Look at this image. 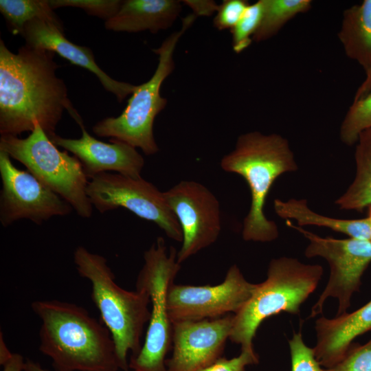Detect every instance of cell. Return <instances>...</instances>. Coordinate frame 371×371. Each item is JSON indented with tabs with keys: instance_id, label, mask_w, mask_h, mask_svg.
I'll return each mask as SVG.
<instances>
[{
	"instance_id": "obj_12",
	"label": "cell",
	"mask_w": 371,
	"mask_h": 371,
	"mask_svg": "<svg viewBox=\"0 0 371 371\" xmlns=\"http://www.w3.org/2000/svg\"><path fill=\"white\" fill-rule=\"evenodd\" d=\"M164 194L182 231L177 252L181 265L218 239L221 230L220 203L212 191L195 181H181Z\"/></svg>"
},
{
	"instance_id": "obj_21",
	"label": "cell",
	"mask_w": 371,
	"mask_h": 371,
	"mask_svg": "<svg viewBox=\"0 0 371 371\" xmlns=\"http://www.w3.org/2000/svg\"><path fill=\"white\" fill-rule=\"evenodd\" d=\"M357 142L355 150L356 177L335 203L340 209L362 212L371 205V128L362 131Z\"/></svg>"
},
{
	"instance_id": "obj_5",
	"label": "cell",
	"mask_w": 371,
	"mask_h": 371,
	"mask_svg": "<svg viewBox=\"0 0 371 371\" xmlns=\"http://www.w3.org/2000/svg\"><path fill=\"white\" fill-rule=\"evenodd\" d=\"M322 274L319 265H306L289 257L272 259L266 280L257 284L249 300L234 314L229 339L240 345L241 350H254L253 340L262 322L282 312L298 315Z\"/></svg>"
},
{
	"instance_id": "obj_4",
	"label": "cell",
	"mask_w": 371,
	"mask_h": 371,
	"mask_svg": "<svg viewBox=\"0 0 371 371\" xmlns=\"http://www.w3.org/2000/svg\"><path fill=\"white\" fill-rule=\"evenodd\" d=\"M78 274L91 284V297L113 339L121 370L128 371L127 356L137 355L145 324L150 316L148 294L143 289L127 291L116 282L106 259L78 246L74 252Z\"/></svg>"
},
{
	"instance_id": "obj_31",
	"label": "cell",
	"mask_w": 371,
	"mask_h": 371,
	"mask_svg": "<svg viewBox=\"0 0 371 371\" xmlns=\"http://www.w3.org/2000/svg\"><path fill=\"white\" fill-rule=\"evenodd\" d=\"M183 3L192 10L196 16H211L217 12L219 6L214 1L210 0H186Z\"/></svg>"
},
{
	"instance_id": "obj_32",
	"label": "cell",
	"mask_w": 371,
	"mask_h": 371,
	"mask_svg": "<svg viewBox=\"0 0 371 371\" xmlns=\"http://www.w3.org/2000/svg\"><path fill=\"white\" fill-rule=\"evenodd\" d=\"M24 359L18 353H13L12 357L3 366V371H24Z\"/></svg>"
},
{
	"instance_id": "obj_29",
	"label": "cell",
	"mask_w": 371,
	"mask_h": 371,
	"mask_svg": "<svg viewBox=\"0 0 371 371\" xmlns=\"http://www.w3.org/2000/svg\"><path fill=\"white\" fill-rule=\"evenodd\" d=\"M249 3L245 0H225L219 5L213 20L218 30H232L243 16Z\"/></svg>"
},
{
	"instance_id": "obj_1",
	"label": "cell",
	"mask_w": 371,
	"mask_h": 371,
	"mask_svg": "<svg viewBox=\"0 0 371 371\" xmlns=\"http://www.w3.org/2000/svg\"><path fill=\"white\" fill-rule=\"evenodd\" d=\"M55 53L26 45L12 52L0 40V133L18 136L39 125L49 138L65 110L78 123Z\"/></svg>"
},
{
	"instance_id": "obj_23",
	"label": "cell",
	"mask_w": 371,
	"mask_h": 371,
	"mask_svg": "<svg viewBox=\"0 0 371 371\" xmlns=\"http://www.w3.org/2000/svg\"><path fill=\"white\" fill-rule=\"evenodd\" d=\"M311 5V0H263L261 22L253 41H265L273 37L294 16L308 11Z\"/></svg>"
},
{
	"instance_id": "obj_28",
	"label": "cell",
	"mask_w": 371,
	"mask_h": 371,
	"mask_svg": "<svg viewBox=\"0 0 371 371\" xmlns=\"http://www.w3.org/2000/svg\"><path fill=\"white\" fill-rule=\"evenodd\" d=\"M328 371H371V339L363 345L352 344L344 357Z\"/></svg>"
},
{
	"instance_id": "obj_16",
	"label": "cell",
	"mask_w": 371,
	"mask_h": 371,
	"mask_svg": "<svg viewBox=\"0 0 371 371\" xmlns=\"http://www.w3.org/2000/svg\"><path fill=\"white\" fill-rule=\"evenodd\" d=\"M21 36L26 45L56 53L71 64L92 72L103 87L115 95L119 102L131 95L136 88V85L111 78L98 65L89 47L76 45L66 38L63 25L36 19L25 25Z\"/></svg>"
},
{
	"instance_id": "obj_13",
	"label": "cell",
	"mask_w": 371,
	"mask_h": 371,
	"mask_svg": "<svg viewBox=\"0 0 371 371\" xmlns=\"http://www.w3.org/2000/svg\"><path fill=\"white\" fill-rule=\"evenodd\" d=\"M0 176V222L5 227L21 219L41 225L54 216L68 215L73 210L29 171L17 168L11 157L2 150Z\"/></svg>"
},
{
	"instance_id": "obj_9",
	"label": "cell",
	"mask_w": 371,
	"mask_h": 371,
	"mask_svg": "<svg viewBox=\"0 0 371 371\" xmlns=\"http://www.w3.org/2000/svg\"><path fill=\"white\" fill-rule=\"evenodd\" d=\"M87 193L100 213L125 208L140 218L156 224L166 236L182 242L181 226L170 208L164 192L142 177L103 172L88 183Z\"/></svg>"
},
{
	"instance_id": "obj_11",
	"label": "cell",
	"mask_w": 371,
	"mask_h": 371,
	"mask_svg": "<svg viewBox=\"0 0 371 371\" xmlns=\"http://www.w3.org/2000/svg\"><path fill=\"white\" fill-rule=\"evenodd\" d=\"M257 284L248 282L236 265L216 285L194 286L173 283L168 293L172 323L211 319L237 313L252 295Z\"/></svg>"
},
{
	"instance_id": "obj_17",
	"label": "cell",
	"mask_w": 371,
	"mask_h": 371,
	"mask_svg": "<svg viewBox=\"0 0 371 371\" xmlns=\"http://www.w3.org/2000/svg\"><path fill=\"white\" fill-rule=\"evenodd\" d=\"M317 343L313 348L319 364L328 369L346 355L355 338L371 330V300L359 309L334 318L315 321Z\"/></svg>"
},
{
	"instance_id": "obj_2",
	"label": "cell",
	"mask_w": 371,
	"mask_h": 371,
	"mask_svg": "<svg viewBox=\"0 0 371 371\" xmlns=\"http://www.w3.org/2000/svg\"><path fill=\"white\" fill-rule=\"evenodd\" d=\"M40 318L39 350L56 371L121 370L109 329L83 307L56 300L31 304Z\"/></svg>"
},
{
	"instance_id": "obj_26",
	"label": "cell",
	"mask_w": 371,
	"mask_h": 371,
	"mask_svg": "<svg viewBox=\"0 0 371 371\" xmlns=\"http://www.w3.org/2000/svg\"><path fill=\"white\" fill-rule=\"evenodd\" d=\"M123 1L120 0H49L51 8L74 7L83 10L87 14L106 21L120 10Z\"/></svg>"
},
{
	"instance_id": "obj_30",
	"label": "cell",
	"mask_w": 371,
	"mask_h": 371,
	"mask_svg": "<svg viewBox=\"0 0 371 371\" xmlns=\"http://www.w3.org/2000/svg\"><path fill=\"white\" fill-rule=\"evenodd\" d=\"M258 363V356L254 350H241L238 356L229 359L221 357L200 371H245L247 366Z\"/></svg>"
},
{
	"instance_id": "obj_14",
	"label": "cell",
	"mask_w": 371,
	"mask_h": 371,
	"mask_svg": "<svg viewBox=\"0 0 371 371\" xmlns=\"http://www.w3.org/2000/svg\"><path fill=\"white\" fill-rule=\"evenodd\" d=\"M234 314L172 324V353L168 371H200L221 357L229 339Z\"/></svg>"
},
{
	"instance_id": "obj_20",
	"label": "cell",
	"mask_w": 371,
	"mask_h": 371,
	"mask_svg": "<svg viewBox=\"0 0 371 371\" xmlns=\"http://www.w3.org/2000/svg\"><path fill=\"white\" fill-rule=\"evenodd\" d=\"M274 210L282 218H292L300 226L317 225L347 234L350 238L371 240V220L340 219L320 215L311 210L305 199H291L286 201L275 199Z\"/></svg>"
},
{
	"instance_id": "obj_15",
	"label": "cell",
	"mask_w": 371,
	"mask_h": 371,
	"mask_svg": "<svg viewBox=\"0 0 371 371\" xmlns=\"http://www.w3.org/2000/svg\"><path fill=\"white\" fill-rule=\"evenodd\" d=\"M78 124L82 131L80 138H65L56 134L49 139L80 161L87 178L91 179L106 171L135 179L142 177L144 159L135 148L111 139V143L100 141L87 132L83 122Z\"/></svg>"
},
{
	"instance_id": "obj_27",
	"label": "cell",
	"mask_w": 371,
	"mask_h": 371,
	"mask_svg": "<svg viewBox=\"0 0 371 371\" xmlns=\"http://www.w3.org/2000/svg\"><path fill=\"white\" fill-rule=\"evenodd\" d=\"M291 371H328L317 361L313 348L304 342L301 331L295 333L289 340Z\"/></svg>"
},
{
	"instance_id": "obj_8",
	"label": "cell",
	"mask_w": 371,
	"mask_h": 371,
	"mask_svg": "<svg viewBox=\"0 0 371 371\" xmlns=\"http://www.w3.org/2000/svg\"><path fill=\"white\" fill-rule=\"evenodd\" d=\"M0 150L21 162L40 182L66 201L82 218L92 216L89 181L80 161L59 150L41 126L25 138L1 135Z\"/></svg>"
},
{
	"instance_id": "obj_3",
	"label": "cell",
	"mask_w": 371,
	"mask_h": 371,
	"mask_svg": "<svg viewBox=\"0 0 371 371\" xmlns=\"http://www.w3.org/2000/svg\"><path fill=\"white\" fill-rule=\"evenodd\" d=\"M221 166L225 172L241 176L250 190L251 205L243 222V239L262 243L276 240L278 227L266 217L264 207L276 179L297 169L288 141L278 134H243L235 148L223 157Z\"/></svg>"
},
{
	"instance_id": "obj_24",
	"label": "cell",
	"mask_w": 371,
	"mask_h": 371,
	"mask_svg": "<svg viewBox=\"0 0 371 371\" xmlns=\"http://www.w3.org/2000/svg\"><path fill=\"white\" fill-rule=\"evenodd\" d=\"M371 128V89L363 96L354 99L340 127L341 141L351 146L358 141L359 134Z\"/></svg>"
},
{
	"instance_id": "obj_35",
	"label": "cell",
	"mask_w": 371,
	"mask_h": 371,
	"mask_svg": "<svg viewBox=\"0 0 371 371\" xmlns=\"http://www.w3.org/2000/svg\"><path fill=\"white\" fill-rule=\"evenodd\" d=\"M369 218H370V220H371V208H370V210Z\"/></svg>"
},
{
	"instance_id": "obj_22",
	"label": "cell",
	"mask_w": 371,
	"mask_h": 371,
	"mask_svg": "<svg viewBox=\"0 0 371 371\" xmlns=\"http://www.w3.org/2000/svg\"><path fill=\"white\" fill-rule=\"evenodd\" d=\"M0 11L14 35L22 36L25 25L36 19L63 25L48 0H0Z\"/></svg>"
},
{
	"instance_id": "obj_34",
	"label": "cell",
	"mask_w": 371,
	"mask_h": 371,
	"mask_svg": "<svg viewBox=\"0 0 371 371\" xmlns=\"http://www.w3.org/2000/svg\"><path fill=\"white\" fill-rule=\"evenodd\" d=\"M24 371H49L44 369L38 362L27 359L25 363Z\"/></svg>"
},
{
	"instance_id": "obj_33",
	"label": "cell",
	"mask_w": 371,
	"mask_h": 371,
	"mask_svg": "<svg viewBox=\"0 0 371 371\" xmlns=\"http://www.w3.org/2000/svg\"><path fill=\"white\" fill-rule=\"evenodd\" d=\"M6 346L2 332L0 333V364L3 366L12 356Z\"/></svg>"
},
{
	"instance_id": "obj_19",
	"label": "cell",
	"mask_w": 371,
	"mask_h": 371,
	"mask_svg": "<svg viewBox=\"0 0 371 371\" xmlns=\"http://www.w3.org/2000/svg\"><path fill=\"white\" fill-rule=\"evenodd\" d=\"M338 37L346 56L357 62L366 78L355 99L371 89V0H364L344 10Z\"/></svg>"
},
{
	"instance_id": "obj_18",
	"label": "cell",
	"mask_w": 371,
	"mask_h": 371,
	"mask_svg": "<svg viewBox=\"0 0 371 371\" xmlns=\"http://www.w3.org/2000/svg\"><path fill=\"white\" fill-rule=\"evenodd\" d=\"M181 11L175 0H126L116 13L104 23L113 32L157 33L170 27Z\"/></svg>"
},
{
	"instance_id": "obj_25",
	"label": "cell",
	"mask_w": 371,
	"mask_h": 371,
	"mask_svg": "<svg viewBox=\"0 0 371 371\" xmlns=\"http://www.w3.org/2000/svg\"><path fill=\"white\" fill-rule=\"evenodd\" d=\"M263 7V0L249 4L241 19L231 30L232 48L236 53L243 52L253 41V36L261 22Z\"/></svg>"
},
{
	"instance_id": "obj_6",
	"label": "cell",
	"mask_w": 371,
	"mask_h": 371,
	"mask_svg": "<svg viewBox=\"0 0 371 371\" xmlns=\"http://www.w3.org/2000/svg\"><path fill=\"white\" fill-rule=\"evenodd\" d=\"M195 14L182 19V26L167 37L153 52L158 55L159 63L153 76L146 82L136 85L127 105L117 117L104 118L93 126L95 135L124 142L151 155L159 151L153 134L156 116L165 108L167 100L160 94L165 79L175 67L173 54L180 37L192 25Z\"/></svg>"
},
{
	"instance_id": "obj_7",
	"label": "cell",
	"mask_w": 371,
	"mask_h": 371,
	"mask_svg": "<svg viewBox=\"0 0 371 371\" xmlns=\"http://www.w3.org/2000/svg\"><path fill=\"white\" fill-rule=\"evenodd\" d=\"M144 260L136 289L148 294L150 316L144 342L137 355L131 357L128 367L133 371H168L166 357L172 347V323L167 298L181 267L176 249L170 247L168 251L162 237L144 252Z\"/></svg>"
},
{
	"instance_id": "obj_10",
	"label": "cell",
	"mask_w": 371,
	"mask_h": 371,
	"mask_svg": "<svg viewBox=\"0 0 371 371\" xmlns=\"http://www.w3.org/2000/svg\"><path fill=\"white\" fill-rule=\"evenodd\" d=\"M286 223L309 240L305 256L322 257L330 267L326 286L312 306L308 318L321 314L326 300L330 297L337 298L339 302L336 316L346 313L353 293L359 289L361 276L371 262V240L323 238L296 227L288 221Z\"/></svg>"
}]
</instances>
